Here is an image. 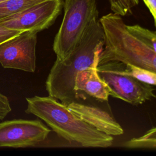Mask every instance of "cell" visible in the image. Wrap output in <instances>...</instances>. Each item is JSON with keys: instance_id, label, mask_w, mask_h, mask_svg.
<instances>
[{"instance_id": "6da1fadb", "label": "cell", "mask_w": 156, "mask_h": 156, "mask_svg": "<svg viewBox=\"0 0 156 156\" xmlns=\"http://www.w3.org/2000/svg\"><path fill=\"white\" fill-rule=\"evenodd\" d=\"M103 45V30L99 19L96 18L68 57L63 60L56 58L45 83L49 96L65 105L79 101L74 90L76 77L79 73L93 64L96 53L102 50Z\"/></svg>"}, {"instance_id": "7c38bea8", "label": "cell", "mask_w": 156, "mask_h": 156, "mask_svg": "<svg viewBox=\"0 0 156 156\" xmlns=\"http://www.w3.org/2000/svg\"><path fill=\"white\" fill-rule=\"evenodd\" d=\"M123 147L130 149H155L156 129L155 127L147 130L143 135L133 138L122 144Z\"/></svg>"}, {"instance_id": "5bb4252c", "label": "cell", "mask_w": 156, "mask_h": 156, "mask_svg": "<svg viewBox=\"0 0 156 156\" xmlns=\"http://www.w3.org/2000/svg\"><path fill=\"white\" fill-rule=\"evenodd\" d=\"M130 30L143 43L156 51V33L138 24L128 25Z\"/></svg>"}, {"instance_id": "30bf717a", "label": "cell", "mask_w": 156, "mask_h": 156, "mask_svg": "<svg viewBox=\"0 0 156 156\" xmlns=\"http://www.w3.org/2000/svg\"><path fill=\"white\" fill-rule=\"evenodd\" d=\"M101 51L96 53L93 64L88 68L79 73L76 77L74 90L79 101L87 95L98 101L108 102L110 90L99 76L97 71Z\"/></svg>"}, {"instance_id": "9a60e30c", "label": "cell", "mask_w": 156, "mask_h": 156, "mask_svg": "<svg viewBox=\"0 0 156 156\" xmlns=\"http://www.w3.org/2000/svg\"><path fill=\"white\" fill-rule=\"evenodd\" d=\"M113 13L121 16L132 14V9L138 4L139 0H108Z\"/></svg>"}, {"instance_id": "3957f363", "label": "cell", "mask_w": 156, "mask_h": 156, "mask_svg": "<svg viewBox=\"0 0 156 156\" xmlns=\"http://www.w3.org/2000/svg\"><path fill=\"white\" fill-rule=\"evenodd\" d=\"M99 21L104 32V45L98 65L116 61L156 73V51L130 30L121 15L109 13L102 16Z\"/></svg>"}, {"instance_id": "2e32d148", "label": "cell", "mask_w": 156, "mask_h": 156, "mask_svg": "<svg viewBox=\"0 0 156 156\" xmlns=\"http://www.w3.org/2000/svg\"><path fill=\"white\" fill-rule=\"evenodd\" d=\"M12 110L7 97L0 92V120L3 119Z\"/></svg>"}, {"instance_id": "ba28073f", "label": "cell", "mask_w": 156, "mask_h": 156, "mask_svg": "<svg viewBox=\"0 0 156 156\" xmlns=\"http://www.w3.org/2000/svg\"><path fill=\"white\" fill-rule=\"evenodd\" d=\"M51 130L38 119H16L0 122V147H27L44 141Z\"/></svg>"}, {"instance_id": "e0dca14e", "label": "cell", "mask_w": 156, "mask_h": 156, "mask_svg": "<svg viewBox=\"0 0 156 156\" xmlns=\"http://www.w3.org/2000/svg\"><path fill=\"white\" fill-rule=\"evenodd\" d=\"M21 32H22V31L10 29L0 25V43L18 35Z\"/></svg>"}, {"instance_id": "d6986e66", "label": "cell", "mask_w": 156, "mask_h": 156, "mask_svg": "<svg viewBox=\"0 0 156 156\" xmlns=\"http://www.w3.org/2000/svg\"><path fill=\"white\" fill-rule=\"evenodd\" d=\"M7 1V0H0V2H4V1Z\"/></svg>"}, {"instance_id": "9c48e42d", "label": "cell", "mask_w": 156, "mask_h": 156, "mask_svg": "<svg viewBox=\"0 0 156 156\" xmlns=\"http://www.w3.org/2000/svg\"><path fill=\"white\" fill-rule=\"evenodd\" d=\"M68 108L84 122L98 130L110 136L123 134L124 130L116 121L110 109L107 110L98 105L72 102Z\"/></svg>"}, {"instance_id": "ac0fdd59", "label": "cell", "mask_w": 156, "mask_h": 156, "mask_svg": "<svg viewBox=\"0 0 156 156\" xmlns=\"http://www.w3.org/2000/svg\"><path fill=\"white\" fill-rule=\"evenodd\" d=\"M146 6L148 8L152 18L154 24L156 22V0H143Z\"/></svg>"}, {"instance_id": "7a4b0ae2", "label": "cell", "mask_w": 156, "mask_h": 156, "mask_svg": "<svg viewBox=\"0 0 156 156\" xmlns=\"http://www.w3.org/2000/svg\"><path fill=\"white\" fill-rule=\"evenodd\" d=\"M25 112L43 120L58 135L84 147H108L112 145V136L90 126L56 99L35 96L27 98Z\"/></svg>"}, {"instance_id": "52a82bcc", "label": "cell", "mask_w": 156, "mask_h": 156, "mask_svg": "<svg viewBox=\"0 0 156 156\" xmlns=\"http://www.w3.org/2000/svg\"><path fill=\"white\" fill-rule=\"evenodd\" d=\"M37 33L24 31L0 43V63L5 68L34 73Z\"/></svg>"}, {"instance_id": "277c9868", "label": "cell", "mask_w": 156, "mask_h": 156, "mask_svg": "<svg viewBox=\"0 0 156 156\" xmlns=\"http://www.w3.org/2000/svg\"><path fill=\"white\" fill-rule=\"evenodd\" d=\"M63 7V17L52 45L60 60L73 51L87 27L99 16L96 0H65Z\"/></svg>"}, {"instance_id": "4fadbf2b", "label": "cell", "mask_w": 156, "mask_h": 156, "mask_svg": "<svg viewBox=\"0 0 156 156\" xmlns=\"http://www.w3.org/2000/svg\"><path fill=\"white\" fill-rule=\"evenodd\" d=\"M124 71L128 75L144 83L152 86H155L156 84L155 72L130 64L125 65Z\"/></svg>"}, {"instance_id": "5b68a950", "label": "cell", "mask_w": 156, "mask_h": 156, "mask_svg": "<svg viewBox=\"0 0 156 156\" xmlns=\"http://www.w3.org/2000/svg\"><path fill=\"white\" fill-rule=\"evenodd\" d=\"M125 65L116 61L98 65V74L108 87L110 96L133 105L155 98L154 87L126 74Z\"/></svg>"}, {"instance_id": "8fae6325", "label": "cell", "mask_w": 156, "mask_h": 156, "mask_svg": "<svg viewBox=\"0 0 156 156\" xmlns=\"http://www.w3.org/2000/svg\"><path fill=\"white\" fill-rule=\"evenodd\" d=\"M45 0H7L0 2V20L23 11Z\"/></svg>"}, {"instance_id": "8992f818", "label": "cell", "mask_w": 156, "mask_h": 156, "mask_svg": "<svg viewBox=\"0 0 156 156\" xmlns=\"http://www.w3.org/2000/svg\"><path fill=\"white\" fill-rule=\"evenodd\" d=\"M63 2V0H45L0 20V25L10 29L38 33L54 23L62 12Z\"/></svg>"}]
</instances>
